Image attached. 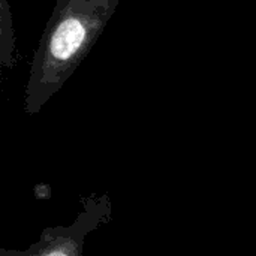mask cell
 Listing matches in <instances>:
<instances>
[{
	"label": "cell",
	"instance_id": "6da1fadb",
	"mask_svg": "<svg viewBox=\"0 0 256 256\" xmlns=\"http://www.w3.org/2000/svg\"><path fill=\"white\" fill-rule=\"evenodd\" d=\"M120 0H57L33 54L24 112L38 114L64 86L106 27Z\"/></svg>",
	"mask_w": 256,
	"mask_h": 256
},
{
	"label": "cell",
	"instance_id": "7a4b0ae2",
	"mask_svg": "<svg viewBox=\"0 0 256 256\" xmlns=\"http://www.w3.org/2000/svg\"><path fill=\"white\" fill-rule=\"evenodd\" d=\"M80 212L72 224L46 226L36 243L24 250L0 249V256H84L87 237L112 218L108 194H90L80 198Z\"/></svg>",
	"mask_w": 256,
	"mask_h": 256
},
{
	"label": "cell",
	"instance_id": "3957f363",
	"mask_svg": "<svg viewBox=\"0 0 256 256\" xmlns=\"http://www.w3.org/2000/svg\"><path fill=\"white\" fill-rule=\"evenodd\" d=\"M0 64L6 69L15 66V28L8 0H0Z\"/></svg>",
	"mask_w": 256,
	"mask_h": 256
}]
</instances>
